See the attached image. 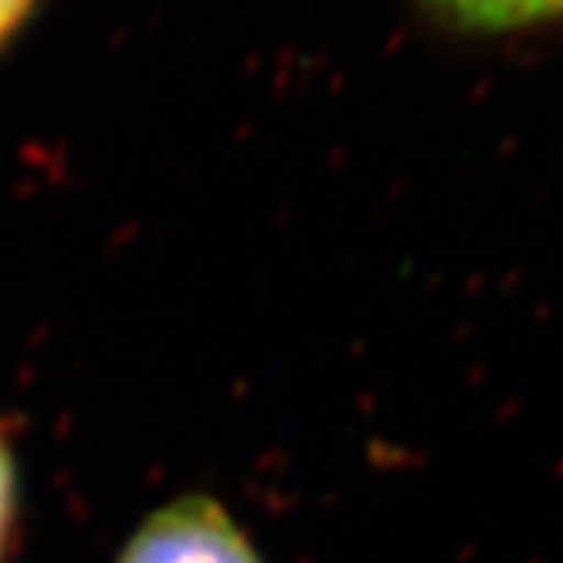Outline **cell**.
<instances>
[{
	"mask_svg": "<svg viewBox=\"0 0 563 563\" xmlns=\"http://www.w3.org/2000/svg\"><path fill=\"white\" fill-rule=\"evenodd\" d=\"M117 563H261L217 501L181 498L151 514Z\"/></svg>",
	"mask_w": 563,
	"mask_h": 563,
	"instance_id": "cell-1",
	"label": "cell"
},
{
	"mask_svg": "<svg viewBox=\"0 0 563 563\" xmlns=\"http://www.w3.org/2000/svg\"><path fill=\"white\" fill-rule=\"evenodd\" d=\"M426 7L461 32H507L563 13V0H426Z\"/></svg>",
	"mask_w": 563,
	"mask_h": 563,
	"instance_id": "cell-2",
	"label": "cell"
},
{
	"mask_svg": "<svg viewBox=\"0 0 563 563\" xmlns=\"http://www.w3.org/2000/svg\"><path fill=\"white\" fill-rule=\"evenodd\" d=\"M13 517H16V473H13L10 451L0 439V563L7 561V551H10Z\"/></svg>",
	"mask_w": 563,
	"mask_h": 563,
	"instance_id": "cell-3",
	"label": "cell"
},
{
	"mask_svg": "<svg viewBox=\"0 0 563 563\" xmlns=\"http://www.w3.org/2000/svg\"><path fill=\"white\" fill-rule=\"evenodd\" d=\"M32 7H35V0H0V47L25 22Z\"/></svg>",
	"mask_w": 563,
	"mask_h": 563,
	"instance_id": "cell-4",
	"label": "cell"
}]
</instances>
